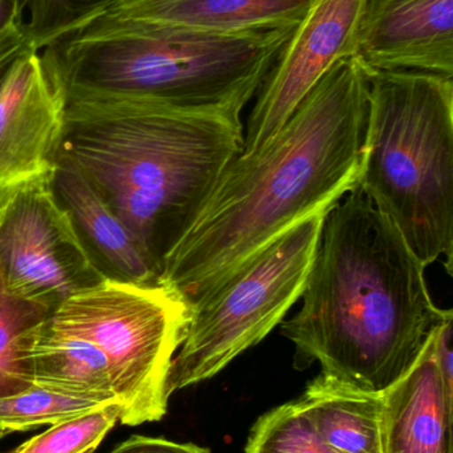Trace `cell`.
<instances>
[{
    "label": "cell",
    "instance_id": "15",
    "mask_svg": "<svg viewBox=\"0 0 453 453\" xmlns=\"http://www.w3.org/2000/svg\"><path fill=\"white\" fill-rule=\"evenodd\" d=\"M380 393L321 372L309 383L297 403L322 441L335 452L382 453Z\"/></svg>",
    "mask_w": 453,
    "mask_h": 453
},
{
    "label": "cell",
    "instance_id": "26",
    "mask_svg": "<svg viewBox=\"0 0 453 453\" xmlns=\"http://www.w3.org/2000/svg\"><path fill=\"white\" fill-rule=\"evenodd\" d=\"M394 0H367L366 3V16H364V23L372 16L377 15L380 10L386 7V5L390 4ZM363 23V24H364Z\"/></svg>",
    "mask_w": 453,
    "mask_h": 453
},
{
    "label": "cell",
    "instance_id": "1",
    "mask_svg": "<svg viewBox=\"0 0 453 453\" xmlns=\"http://www.w3.org/2000/svg\"><path fill=\"white\" fill-rule=\"evenodd\" d=\"M370 69L338 61L268 146L237 157L189 228L165 253L157 284L189 305L201 301L263 247L303 219L329 212L359 188Z\"/></svg>",
    "mask_w": 453,
    "mask_h": 453
},
{
    "label": "cell",
    "instance_id": "16",
    "mask_svg": "<svg viewBox=\"0 0 453 453\" xmlns=\"http://www.w3.org/2000/svg\"><path fill=\"white\" fill-rule=\"evenodd\" d=\"M29 361L35 388L98 403L117 402L103 351L84 338L53 329L50 319L32 346Z\"/></svg>",
    "mask_w": 453,
    "mask_h": 453
},
{
    "label": "cell",
    "instance_id": "9",
    "mask_svg": "<svg viewBox=\"0 0 453 453\" xmlns=\"http://www.w3.org/2000/svg\"><path fill=\"white\" fill-rule=\"evenodd\" d=\"M367 0H313L257 93L239 157L262 150L342 58L358 55Z\"/></svg>",
    "mask_w": 453,
    "mask_h": 453
},
{
    "label": "cell",
    "instance_id": "23",
    "mask_svg": "<svg viewBox=\"0 0 453 453\" xmlns=\"http://www.w3.org/2000/svg\"><path fill=\"white\" fill-rule=\"evenodd\" d=\"M109 453H210L193 443H176L161 438L136 435L114 447Z\"/></svg>",
    "mask_w": 453,
    "mask_h": 453
},
{
    "label": "cell",
    "instance_id": "7",
    "mask_svg": "<svg viewBox=\"0 0 453 453\" xmlns=\"http://www.w3.org/2000/svg\"><path fill=\"white\" fill-rule=\"evenodd\" d=\"M326 214L287 229L191 305L168 378L170 395L215 377L284 322L302 297Z\"/></svg>",
    "mask_w": 453,
    "mask_h": 453
},
{
    "label": "cell",
    "instance_id": "11",
    "mask_svg": "<svg viewBox=\"0 0 453 453\" xmlns=\"http://www.w3.org/2000/svg\"><path fill=\"white\" fill-rule=\"evenodd\" d=\"M311 3L313 0H95L60 37L124 27H173L220 34L286 28L300 24Z\"/></svg>",
    "mask_w": 453,
    "mask_h": 453
},
{
    "label": "cell",
    "instance_id": "8",
    "mask_svg": "<svg viewBox=\"0 0 453 453\" xmlns=\"http://www.w3.org/2000/svg\"><path fill=\"white\" fill-rule=\"evenodd\" d=\"M0 264L10 290L52 311L108 277L59 201L53 180L0 198Z\"/></svg>",
    "mask_w": 453,
    "mask_h": 453
},
{
    "label": "cell",
    "instance_id": "22",
    "mask_svg": "<svg viewBox=\"0 0 453 453\" xmlns=\"http://www.w3.org/2000/svg\"><path fill=\"white\" fill-rule=\"evenodd\" d=\"M32 50L37 48L29 34L26 19H12L0 28V84L16 61Z\"/></svg>",
    "mask_w": 453,
    "mask_h": 453
},
{
    "label": "cell",
    "instance_id": "4",
    "mask_svg": "<svg viewBox=\"0 0 453 453\" xmlns=\"http://www.w3.org/2000/svg\"><path fill=\"white\" fill-rule=\"evenodd\" d=\"M295 27L237 34L124 27L68 35L40 53L66 89L241 117Z\"/></svg>",
    "mask_w": 453,
    "mask_h": 453
},
{
    "label": "cell",
    "instance_id": "13",
    "mask_svg": "<svg viewBox=\"0 0 453 453\" xmlns=\"http://www.w3.org/2000/svg\"><path fill=\"white\" fill-rule=\"evenodd\" d=\"M435 332L414 365L380 393L382 453H453V395L436 364Z\"/></svg>",
    "mask_w": 453,
    "mask_h": 453
},
{
    "label": "cell",
    "instance_id": "20",
    "mask_svg": "<svg viewBox=\"0 0 453 453\" xmlns=\"http://www.w3.org/2000/svg\"><path fill=\"white\" fill-rule=\"evenodd\" d=\"M121 406L111 402L100 409L51 426L11 453H92L120 422Z\"/></svg>",
    "mask_w": 453,
    "mask_h": 453
},
{
    "label": "cell",
    "instance_id": "14",
    "mask_svg": "<svg viewBox=\"0 0 453 453\" xmlns=\"http://www.w3.org/2000/svg\"><path fill=\"white\" fill-rule=\"evenodd\" d=\"M53 188L71 214L88 250L109 277L141 284L156 282V263L146 255L103 194L63 157L53 175Z\"/></svg>",
    "mask_w": 453,
    "mask_h": 453
},
{
    "label": "cell",
    "instance_id": "3",
    "mask_svg": "<svg viewBox=\"0 0 453 453\" xmlns=\"http://www.w3.org/2000/svg\"><path fill=\"white\" fill-rule=\"evenodd\" d=\"M66 95L61 157L103 194L160 271L241 154V117L120 93L68 88Z\"/></svg>",
    "mask_w": 453,
    "mask_h": 453
},
{
    "label": "cell",
    "instance_id": "2",
    "mask_svg": "<svg viewBox=\"0 0 453 453\" xmlns=\"http://www.w3.org/2000/svg\"><path fill=\"white\" fill-rule=\"evenodd\" d=\"M302 305L281 324L294 366L363 390L390 388L417 361L451 309L433 303L426 265L361 188L324 218Z\"/></svg>",
    "mask_w": 453,
    "mask_h": 453
},
{
    "label": "cell",
    "instance_id": "17",
    "mask_svg": "<svg viewBox=\"0 0 453 453\" xmlns=\"http://www.w3.org/2000/svg\"><path fill=\"white\" fill-rule=\"evenodd\" d=\"M52 311L10 290L0 264V399L34 388L29 354Z\"/></svg>",
    "mask_w": 453,
    "mask_h": 453
},
{
    "label": "cell",
    "instance_id": "5",
    "mask_svg": "<svg viewBox=\"0 0 453 453\" xmlns=\"http://www.w3.org/2000/svg\"><path fill=\"white\" fill-rule=\"evenodd\" d=\"M359 188L426 266L453 269V79L370 71Z\"/></svg>",
    "mask_w": 453,
    "mask_h": 453
},
{
    "label": "cell",
    "instance_id": "24",
    "mask_svg": "<svg viewBox=\"0 0 453 453\" xmlns=\"http://www.w3.org/2000/svg\"><path fill=\"white\" fill-rule=\"evenodd\" d=\"M452 325L453 319H446L443 324L439 325L433 337V349L444 386L453 395Z\"/></svg>",
    "mask_w": 453,
    "mask_h": 453
},
{
    "label": "cell",
    "instance_id": "19",
    "mask_svg": "<svg viewBox=\"0 0 453 453\" xmlns=\"http://www.w3.org/2000/svg\"><path fill=\"white\" fill-rule=\"evenodd\" d=\"M245 453H337L330 449L297 401L262 415L250 433Z\"/></svg>",
    "mask_w": 453,
    "mask_h": 453
},
{
    "label": "cell",
    "instance_id": "6",
    "mask_svg": "<svg viewBox=\"0 0 453 453\" xmlns=\"http://www.w3.org/2000/svg\"><path fill=\"white\" fill-rule=\"evenodd\" d=\"M191 316V306L157 282L108 276L63 301L50 324L103 351L122 409L120 423L137 427L167 415L168 378Z\"/></svg>",
    "mask_w": 453,
    "mask_h": 453
},
{
    "label": "cell",
    "instance_id": "25",
    "mask_svg": "<svg viewBox=\"0 0 453 453\" xmlns=\"http://www.w3.org/2000/svg\"><path fill=\"white\" fill-rule=\"evenodd\" d=\"M16 18H24L20 3L18 0H0V28Z\"/></svg>",
    "mask_w": 453,
    "mask_h": 453
},
{
    "label": "cell",
    "instance_id": "21",
    "mask_svg": "<svg viewBox=\"0 0 453 453\" xmlns=\"http://www.w3.org/2000/svg\"><path fill=\"white\" fill-rule=\"evenodd\" d=\"M37 50L59 39L95 0H18Z\"/></svg>",
    "mask_w": 453,
    "mask_h": 453
},
{
    "label": "cell",
    "instance_id": "10",
    "mask_svg": "<svg viewBox=\"0 0 453 453\" xmlns=\"http://www.w3.org/2000/svg\"><path fill=\"white\" fill-rule=\"evenodd\" d=\"M68 95L40 50L21 56L0 84V198L53 180L66 129Z\"/></svg>",
    "mask_w": 453,
    "mask_h": 453
},
{
    "label": "cell",
    "instance_id": "18",
    "mask_svg": "<svg viewBox=\"0 0 453 453\" xmlns=\"http://www.w3.org/2000/svg\"><path fill=\"white\" fill-rule=\"evenodd\" d=\"M105 404L108 403L72 398L34 386L26 393L0 399V441L11 434L58 425Z\"/></svg>",
    "mask_w": 453,
    "mask_h": 453
},
{
    "label": "cell",
    "instance_id": "12",
    "mask_svg": "<svg viewBox=\"0 0 453 453\" xmlns=\"http://www.w3.org/2000/svg\"><path fill=\"white\" fill-rule=\"evenodd\" d=\"M358 56L370 71L453 79V0H394L363 24Z\"/></svg>",
    "mask_w": 453,
    "mask_h": 453
}]
</instances>
